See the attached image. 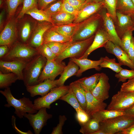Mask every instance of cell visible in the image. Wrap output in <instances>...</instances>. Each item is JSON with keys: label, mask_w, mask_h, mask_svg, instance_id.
<instances>
[{"label": "cell", "mask_w": 134, "mask_h": 134, "mask_svg": "<svg viewBox=\"0 0 134 134\" xmlns=\"http://www.w3.org/2000/svg\"><path fill=\"white\" fill-rule=\"evenodd\" d=\"M0 92L6 98L7 102L4 106L14 107L15 109L14 113L20 118H23L27 113L34 114L37 112L29 98L24 97L19 99H16L12 94L9 87L5 89L3 91L0 90Z\"/></svg>", "instance_id": "1"}, {"label": "cell", "mask_w": 134, "mask_h": 134, "mask_svg": "<svg viewBox=\"0 0 134 134\" xmlns=\"http://www.w3.org/2000/svg\"><path fill=\"white\" fill-rule=\"evenodd\" d=\"M47 61L39 54L27 63L23 71V80L26 87L38 84V79Z\"/></svg>", "instance_id": "2"}, {"label": "cell", "mask_w": 134, "mask_h": 134, "mask_svg": "<svg viewBox=\"0 0 134 134\" xmlns=\"http://www.w3.org/2000/svg\"><path fill=\"white\" fill-rule=\"evenodd\" d=\"M39 54L37 49L28 44L16 41L11 46L8 53L0 60H17L28 63Z\"/></svg>", "instance_id": "3"}, {"label": "cell", "mask_w": 134, "mask_h": 134, "mask_svg": "<svg viewBox=\"0 0 134 134\" xmlns=\"http://www.w3.org/2000/svg\"><path fill=\"white\" fill-rule=\"evenodd\" d=\"M102 26V20L99 12L85 20L84 23L72 38L74 42L87 39L95 34Z\"/></svg>", "instance_id": "4"}, {"label": "cell", "mask_w": 134, "mask_h": 134, "mask_svg": "<svg viewBox=\"0 0 134 134\" xmlns=\"http://www.w3.org/2000/svg\"><path fill=\"white\" fill-rule=\"evenodd\" d=\"M134 124V117L125 114L100 122V129L106 134H117Z\"/></svg>", "instance_id": "5"}, {"label": "cell", "mask_w": 134, "mask_h": 134, "mask_svg": "<svg viewBox=\"0 0 134 134\" xmlns=\"http://www.w3.org/2000/svg\"><path fill=\"white\" fill-rule=\"evenodd\" d=\"M95 35L85 40L73 42L55 60L61 62L68 58H79L85 53L92 43Z\"/></svg>", "instance_id": "6"}, {"label": "cell", "mask_w": 134, "mask_h": 134, "mask_svg": "<svg viewBox=\"0 0 134 134\" xmlns=\"http://www.w3.org/2000/svg\"><path fill=\"white\" fill-rule=\"evenodd\" d=\"M69 89V86L64 85L52 89L46 95L34 100V104L35 108L37 110L42 107L49 109L51 104L67 94Z\"/></svg>", "instance_id": "7"}, {"label": "cell", "mask_w": 134, "mask_h": 134, "mask_svg": "<svg viewBox=\"0 0 134 134\" xmlns=\"http://www.w3.org/2000/svg\"><path fill=\"white\" fill-rule=\"evenodd\" d=\"M134 105V92L118 91L112 97L107 109L124 110Z\"/></svg>", "instance_id": "8"}, {"label": "cell", "mask_w": 134, "mask_h": 134, "mask_svg": "<svg viewBox=\"0 0 134 134\" xmlns=\"http://www.w3.org/2000/svg\"><path fill=\"white\" fill-rule=\"evenodd\" d=\"M66 66L62 61L58 62L55 60H47L39 78L38 84L47 79L55 80L57 76L61 74Z\"/></svg>", "instance_id": "9"}, {"label": "cell", "mask_w": 134, "mask_h": 134, "mask_svg": "<svg viewBox=\"0 0 134 134\" xmlns=\"http://www.w3.org/2000/svg\"><path fill=\"white\" fill-rule=\"evenodd\" d=\"M46 108H42L35 114L26 113L24 115V117L29 120L35 134L40 133L43 127L46 125L47 120L52 117L51 114L47 112Z\"/></svg>", "instance_id": "10"}, {"label": "cell", "mask_w": 134, "mask_h": 134, "mask_svg": "<svg viewBox=\"0 0 134 134\" xmlns=\"http://www.w3.org/2000/svg\"><path fill=\"white\" fill-rule=\"evenodd\" d=\"M99 12L102 18L103 27L108 34L109 40L122 48L121 39L117 34L112 18L104 7Z\"/></svg>", "instance_id": "11"}, {"label": "cell", "mask_w": 134, "mask_h": 134, "mask_svg": "<svg viewBox=\"0 0 134 134\" xmlns=\"http://www.w3.org/2000/svg\"><path fill=\"white\" fill-rule=\"evenodd\" d=\"M16 27L15 19L11 18L0 33V46L7 45L11 48L16 42L17 38Z\"/></svg>", "instance_id": "12"}, {"label": "cell", "mask_w": 134, "mask_h": 134, "mask_svg": "<svg viewBox=\"0 0 134 134\" xmlns=\"http://www.w3.org/2000/svg\"><path fill=\"white\" fill-rule=\"evenodd\" d=\"M28 63L22 61L0 60V71L3 73H14L18 76L19 80H23V71Z\"/></svg>", "instance_id": "13"}, {"label": "cell", "mask_w": 134, "mask_h": 134, "mask_svg": "<svg viewBox=\"0 0 134 134\" xmlns=\"http://www.w3.org/2000/svg\"><path fill=\"white\" fill-rule=\"evenodd\" d=\"M104 47L108 53L115 56L119 63L122 65L127 66L134 70V64L130 59L128 54L120 47L109 40Z\"/></svg>", "instance_id": "14"}, {"label": "cell", "mask_w": 134, "mask_h": 134, "mask_svg": "<svg viewBox=\"0 0 134 134\" xmlns=\"http://www.w3.org/2000/svg\"><path fill=\"white\" fill-rule=\"evenodd\" d=\"M104 7V2H93L85 3L79 11L73 23L81 22L98 13Z\"/></svg>", "instance_id": "15"}, {"label": "cell", "mask_w": 134, "mask_h": 134, "mask_svg": "<svg viewBox=\"0 0 134 134\" xmlns=\"http://www.w3.org/2000/svg\"><path fill=\"white\" fill-rule=\"evenodd\" d=\"M53 26L46 21L40 22L35 26L28 44L37 49L43 43V36L46 31Z\"/></svg>", "instance_id": "16"}, {"label": "cell", "mask_w": 134, "mask_h": 134, "mask_svg": "<svg viewBox=\"0 0 134 134\" xmlns=\"http://www.w3.org/2000/svg\"><path fill=\"white\" fill-rule=\"evenodd\" d=\"M110 88L108 77L105 73H101L99 80L91 93L97 100L103 102L109 97Z\"/></svg>", "instance_id": "17"}, {"label": "cell", "mask_w": 134, "mask_h": 134, "mask_svg": "<svg viewBox=\"0 0 134 134\" xmlns=\"http://www.w3.org/2000/svg\"><path fill=\"white\" fill-rule=\"evenodd\" d=\"M57 82L58 79H47L36 85L27 86L26 89L32 97L37 95L42 97L47 95L51 89L58 87Z\"/></svg>", "instance_id": "18"}, {"label": "cell", "mask_w": 134, "mask_h": 134, "mask_svg": "<svg viewBox=\"0 0 134 134\" xmlns=\"http://www.w3.org/2000/svg\"><path fill=\"white\" fill-rule=\"evenodd\" d=\"M109 40L108 34L102 26L96 33L91 44L84 54L79 59L87 58L88 56L92 52L98 48L104 47Z\"/></svg>", "instance_id": "19"}, {"label": "cell", "mask_w": 134, "mask_h": 134, "mask_svg": "<svg viewBox=\"0 0 134 134\" xmlns=\"http://www.w3.org/2000/svg\"><path fill=\"white\" fill-rule=\"evenodd\" d=\"M117 22L115 24L117 34L121 38L124 33L134 27V21L130 15L116 11Z\"/></svg>", "instance_id": "20"}, {"label": "cell", "mask_w": 134, "mask_h": 134, "mask_svg": "<svg viewBox=\"0 0 134 134\" xmlns=\"http://www.w3.org/2000/svg\"><path fill=\"white\" fill-rule=\"evenodd\" d=\"M85 94L87 101L85 112L90 117L96 112L105 109L107 107L106 103L97 100L91 92H85Z\"/></svg>", "instance_id": "21"}, {"label": "cell", "mask_w": 134, "mask_h": 134, "mask_svg": "<svg viewBox=\"0 0 134 134\" xmlns=\"http://www.w3.org/2000/svg\"><path fill=\"white\" fill-rule=\"evenodd\" d=\"M70 60L75 63L79 67V69L77 73L76 76L79 77L82 73L88 69L95 68L97 70L99 71L101 68L100 67L101 60L93 61L88 59L87 58L79 59L70 58Z\"/></svg>", "instance_id": "22"}, {"label": "cell", "mask_w": 134, "mask_h": 134, "mask_svg": "<svg viewBox=\"0 0 134 134\" xmlns=\"http://www.w3.org/2000/svg\"><path fill=\"white\" fill-rule=\"evenodd\" d=\"M85 20L78 23L53 26L52 28L61 34L72 38L84 23Z\"/></svg>", "instance_id": "23"}, {"label": "cell", "mask_w": 134, "mask_h": 134, "mask_svg": "<svg viewBox=\"0 0 134 134\" xmlns=\"http://www.w3.org/2000/svg\"><path fill=\"white\" fill-rule=\"evenodd\" d=\"M52 27L44 33L43 36V43L46 44L52 42H66L72 41V38L61 34Z\"/></svg>", "instance_id": "24"}, {"label": "cell", "mask_w": 134, "mask_h": 134, "mask_svg": "<svg viewBox=\"0 0 134 134\" xmlns=\"http://www.w3.org/2000/svg\"><path fill=\"white\" fill-rule=\"evenodd\" d=\"M101 73H96L88 77H85L76 81L78 83L85 92L91 93L97 84Z\"/></svg>", "instance_id": "25"}, {"label": "cell", "mask_w": 134, "mask_h": 134, "mask_svg": "<svg viewBox=\"0 0 134 134\" xmlns=\"http://www.w3.org/2000/svg\"><path fill=\"white\" fill-rule=\"evenodd\" d=\"M69 86V89L77 99L81 107L85 111L87 105L85 92L76 81L70 83Z\"/></svg>", "instance_id": "26"}, {"label": "cell", "mask_w": 134, "mask_h": 134, "mask_svg": "<svg viewBox=\"0 0 134 134\" xmlns=\"http://www.w3.org/2000/svg\"><path fill=\"white\" fill-rule=\"evenodd\" d=\"M79 69V66L74 62L70 60L58 79V86L64 85L65 82L68 78L76 75Z\"/></svg>", "instance_id": "27"}, {"label": "cell", "mask_w": 134, "mask_h": 134, "mask_svg": "<svg viewBox=\"0 0 134 134\" xmlns=\"http://www.w3.org/2000/svg\"><path fill=\"white\" fill-rule=\"evenodd\" d=\"M125 114L124 110L105 109L100 110L93 115L92 117L100 122H103L116 117Z\"/></svg>", "instance_id": "28"}, {"label": "cell", "mask_w": 134, "mask_h": 134, "mask_svg": "<svg viewBox=\"0 0 134 134\" xmlns=\"http://www.w3.org/2000/svg\"><path fill=\"white\" fill-rule=\"evenodd\" d=\"M76 17L74 15L61 11L52 15L51 18L54 25H60L73 23Z\"/></svg>", "instance_id": "29"}, {"label": "cell", "mask_w": 134, "mask_h": 134, "mask_svg": "<svg viewBox=\"0 0 134 134\" xmlns=\"http://www.w3.org/2000/svg\"><path fill=\"white\" fill-rule=\"evenodd\" d=\"M25 14L30 15L34 19L40 22L46 21L54 25L50 17L43 10L35 7L28 10Z\"/></svg>", "instance_id": "30"}, {"label": "cell", "mask_w": 134, "mask_h": 134, "mask_svg": "<svg viewBox=\"0 0 134 134\" xmlns=\"http://www.w3.org/2000/svg\"><path fill=\"white\" fill-rule=\"evenodd\" d=\"M116 9L121 13L130 15L134 12V5L131 0H117Z\"/></svg>", "instance_id": "31"}, {"label": "cell", "mask_w": 134, "mask_h": 134, "mask_svg": "<svg viewBox=\"0 0 134 134\" xmlns=\"http://www.w3.org/2000/svg\"><path fill=\"white\" fill-rule=\"evenodd\" d=\"M100 129V122L95 118L90 117L86 123L81 126L79 131L83 134H92Z\"/></svg>", "instance_id": "32"}, {"label": "cell", "mask_w": 134, "mask_h": 134, "mask_svg": "<svg viewBox=\"0 0 134 134\" xmlns=\"http://www.w3.org/2000/svg\"><path fill=\"white\" fill-rule=\"evenodd\" d=\"M31 21H27L24 22L21 28L20 36L22 43L28 44L31 36L33 28Z\"/></svg>", "instance_id": "33"}, {"label": "cell", "mask_w": 134, "mask_h": 134, "mask_svg": "<svg viewBox=\"0 0 134 134\" xmlns=\"http://www.w3.org/2000/svg\"><path fill=\"white\" fill-rule=\"evenodd\" d=\"M18 80H19L18 76L14 73H4L0 71V89L9 87Z\"/></svg>", "instance_id": "34"}, {"label": "cell", "mask_w": 134, "mask_h": 134, "mask_svg": "<svg viewBox=\"0 0 134 134\" xmlns=\"http://www.w3.org/2000/svg\"><path fill=\"white\" fill-rule=\"evenodd\" d=\"M100 59L101 60L100 65L101 68H108L116 73L118 72L123 69L121 67L122 65L119 63H117L115 58H110L105 56L101 57Z\"/></svg>", "instance_id": "35"}, {"label": "cell", "mask_w": 134, "mask_h": 134, "mask_svg": "<svg viewBox=\"0 0 134 134\" xmlns=\"http://www.w3.org/2000/svg\"><path fill=\"white\" fill-rule=\"evenodd\" d=\"M59 99L65 101L70 104L75 109L76 112L83 110L77 99L69 89L68 92Z\"/></svg>", "instance_id": "36"}, {"label": "cell", "mask_w": 134, "mask_h": 134, "mask_svg": "<svg viewBox=\"0 0 134 134\" xmlns=\"http://www.w3.org/2000/svg\"><path fill=\"white\" fill-rule=\"evenodd\" d=\"M72 42V41L66 42H52L46 44L57 57L63 52Z\"/></svg>", "instance_id": "37"}, {"label": "cell", "mask_w": 134, "mask_h": 134, "mask_svg": "<svg viewBox=\"0 0 134 134\" xmlns=\"http://www.w3.org/2000/svg\"><path fill=\"white\" fill-rule=\"evenodd\" d=\"M117 0H104V7L113 19L115 24L117 22L116 6Z\"/></svg>", "instance_id": "38"}, {"label": "cell", "mask_w": 134, "mask_h": 134, "mask_svg": "<svg viewBox=\"0 0 134 134\" xmlns=\"http://www.w3.org/2000/svg\"><path fill=\"white\" fill-rule=\"evenodd\" d=\"M63 0L56 1L49 4L43 10L50 17L61 11Z\"/></svg>", "instance_id": "39"}, {"label": "cell", "mask_w": 134, "mask_h": 134, "mask_svg": "<svg viewBox=\"0 0 134 134\" xmlns=\"http://www.w3.org/2000/svg\"><path fill=\"white\" fill-rule=\"evenodd\" d=\"M133 29L128 30L124 33L120 39L122 48L127 54L133 37Z\"/></svg>", "instance_id": "40"}, {"label": "cell", "mask_w": 134, "mask_h": 134, "mask_svg": "<svg viewBox=\"0 0 134 134\" xmlns=\"http://www.w3.org/2000/svg\"><path fill=\"white\" fill-rule=\"evenodd\" d=\"M36 49L39 54L45 58L47 60H54L57 57L46 44L43 43Z\"/></svg>", "instance_id": "41"}, {"label": "cell", "mask_w": 134, "mask_h": 134, "mask_svg": "<svg viewBox=\"0 0 134 134\" xmlns=\"http://www.w3.org/2000/svg\"><path fill=\"white\" fill-rule=\"evenodd\" d=\"M38 7V0H24L23 3V6L18 15L17 18H22L29 10Z\"/></svg>", "instance_id": "42"}, {"label": "cell", "mask_w": 134, "mask_h": 134, "mask_svg": "<svg viewBox=\"0 0 134 134\" xmlns=\"http://www.w3.org/2000/svg\"><path fill=\"white\" fill-rule=\"evenodd\" d=\"M115 77L118 79V82H125L127 79L134 77V70L123 68L118 72L116 73Z\"/></svg>", "instance_id": "43"}, {"label": "cell", "mask_w": 134, "mask_h": 134, "mask_svg": "<svg viewBox=\"0 0 134 134\" xmlns=\"http://www.w3.org/2000/svg\"><path fill=\"white\" fill-rule=\"evenodd\" d=\"M24 0H7L6 4L8 9L9 15L13 16L18 6L23 3Z\"/></svg>", "instance_id": "44"}, {"label": "cell", "mask_w": 134, "mask_h": 134, "mask_svg": "<svg viewBox=\"0 0 134 134\" xmlns=\"http://www.w3.org/2000/svg\"><path fill=\"white\" fill-rule=\"evenodd\" d=\"M76 112V119L81 126L83 125L86 123L90 118L89 116L83 110Z\"/></svg>", "instance_id": "45"}, {"label": "cell", "mask_w": 134, "mask_h": 134, "mask_svg": "<svg viewBox=\"0 0 134 134\" xmlns=\"http://www.w3.org/2000/svg\"><path fill=\"white\" fill-rule=\"evenodd\" d=\"M61 11L74 15L76 16L79 12L78 10L65 0H63Z\"/></svg>", "instance_id": "46"}, {"label": "cell", "mask_w": 134, "mask_h": 134, "mask_svg": "<svg viewBox=\"0 0 134 134\" xmlns=\"http://www.w3.org/2000/svg\"><path fill=\"white\" fill-rule=\"evenodd\" d=\"M67 118L65 115L59 116V123L57 126L53 128L51 134H62L63 127Z\"/></svg>", "instance_id": "47"}, {"label": "cell", "mask_w": 134, "mask_h": 134, "mask_svg": "<svg viewBox=\"0 0 134 134\" xmlns=\"http://www.w3.org/2000/svg\"><path fill=\"white\" fill-rule=\"evenodd\" d=\"M128 92H134V77L128 79L122 85L120 90Z\"/></svg>", "instance_id": "48"}, {"label": "cell", "mask_w": 134, "mask_h": 134, "mask_svg": "<svg viewBox=\"0 0 134 134\" xmlns=\"http://www.w3.org/2000/svg\"><path fill=\"white\" fill-rule=\"evenodd\" d=\"M79 11L82 8L85 3L79 0H65Z\"/></svg>", "instance_id": "49"}, {"label": "cell", "mask_w": 134, "mask_h": 134, "mask_svg": "<svg viewBox=\"0 0 134 134\" xmlns=\"http://www.w3.org/2000/svg\"><path fill=\"white\" fill-rule=\"evenodd\" d=\"M58 0H38V7L40 9L43 10L51 3Z\"/></svg>", "instance_id": "50"}, {"label": "cell", "mask_w": 134, "mask_h": 134, "mask_svg": "<svg viewBox=\"0 0 134 134\" xmlns=\"http://www.w3.org/2000/svg\"><path fill=\"white\" fill-rule=\"evenodd\" d=\"M129 57L134 64V37L133 36L128 53Z\"/></svg>", "instance_id": "51"}, {"label": "cell", "mask_w": 134, "mask_h": 134, "mask_svg": "<svg viewBox=\"0 0 134 134\" xmlns=\"http://www.w3.org/2000/svg\"><path fill=\"white\" fill-rule=\"evenodd\" d=\"M16 118L14 115L12 117V124L13 128L16 132L19 134H33V133L30 130H29L26 132H23L19 129L16 127L15 124Z\"/></svg>", "instance_id": "52"}, {"label": "cell", "mask_w": 134, "mask_h": 134, "mask_svg": "<svg viewBox=\"0 0 134 134\" xmlns=\"http://www.w3.org/2000/svg\"><path fill=\"white\" fill-rule=\"evenodd\" d=\"M10 47L7 45L0 46V59H2L9 52Z\"/></svg>", "instance_id": "53"}, {"label": "cell", "mask_w": 134, "mask_h": 134, "mask_svg": "<svg viewBox=\"0 0 134 134\" xmlns=\"http://www.w3.org/2000/svg\"><path fill=\"white\" fill-rule=\"evenodd\" d=\"M118 134H134V124L129 127L117 133Z\"/></svg>", "instance_id": "54"}, {"label": "cell", "mask_w": 134, "mask_h": 134, "mask_svg": "<svg viewBox=\"0 0 134 134\" xmlns=\"http://www.w3.org/2000/svg\"><path fill=\"white\" fill-rule=\"evenodd\" d=\"M124 111L125 115L134 117V105Z\"/></svg>", "instance_id": "55"}, {"label": "cell", "mask_w": 134, "mask_h": 134, "mask_svg": "<svg viewBox=\"0 0 134 134\" xmlns=\"http://www.w3.org/2000/svg\"><path fill=\"white\" fill-rule=\"evenodd\" d=\"M5 13V10H3L1 11L0 14V30L2 29L3 25Z\"/></svg>", "instance_id": "56"}, {"label": "cell", "mask_w": 134, "mask_h": 134, "mask_svg": "<svg viewBox=\"0 0 134 134\" xmlns=\"http://www.w3.org/2000/svg\"><path fill=\"white\" fill-rule=\"evenodd\" d=\"M92 134H106L103 131L100 129L99 130L94 132Z\"/></svg>", "instance_id": "57"}, {"label": "cell", "mask_w": 134, "mask_h": 134, "mask_svg": "<svg viewBox=\"0 0 134 134\" xmlns=\"http://www.w3.org/2000/svg\"><path fill=\"white\" fill-rule=\"evenodd\" d=\"M95 2V0H86L85 3Z\"/></svg>", "instance_id": "58"}, {"label": "cell", "mask_w": 134, "mask_h": 134, "mask_svg": "<svg viewBox=\"0 0 134 134\" xmlns=\"http://www.w3.org/2000/svg\"><path fill=\"white\" fill-rule=\"evenodd\" d=\"M95 2H104V0H95Z\"/></svg>", "instance_id": "59"}, {"label": "cell", "mask_w": 134, "mask_h": 134, "mask_svg": "<svg viewBox=\"0 0 134 134\" xmlns=\"http://www.w3.org/2000/svg\"><path fill=\"white\" fill-rule=\"evenodd\" d=\"M134 21V12L130 15Z\"/></svg>", "instance_id": "60"}, {"label": "cell", "mask_w": 134, "mask_h": 134, "mask_svg": "<svg viewBox=\"0 0 134 134\" xmlns=\"http://www.w3.org/2000/svg\"><path fill=\"white\" fill-rule=\"evenodd\" d=\"M81 2L85 3L86 0H79Z\"/></svg>", "instance_id": "61"}, {"label": "cell", "mask_w": 134, "mask_h": 134, "mask_svg": "<svg viewBox=\"0 0 134 134\" xmlns=\"http://www.w3.org/2000/svg\"><path fill=\"white\" fill-rule=\"evenodd\" d=\"M134 5V0H131Z\"/></svg>", "instance_id": "62"}, {"label": "cell", "mask_w": 134, "mask_h": 134, "mask_svg": "<svg viewBox=\"0 0 134 134\" xmlns=\"http://www.w3.org/2000/svg\"><path fill=\"white\" fill-rule=\"evenodd\" d=\"M133 31L134 30V27H133Z\"/></svg>", "instance_id": "63"}, {"label": "cell", "mask_w": 134, "mask_h": 134, "mask_svg": "<svg viewBox=\"0 0 134 134\" xmlns=\"http://www.w3.org/2000/svg\"></svg>", "instance_id": "64"}]
</instances>
